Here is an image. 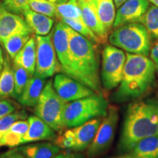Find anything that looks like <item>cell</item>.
<instances>
[{
    "mask_svg": "<svg viewBox=\"0 0 158 158\" xmlns=\"http://www.w3.org/2000/svg\"><path fill=\"white\" fill-rule=\"evenodd\" d=\"M27 117V114L25 110H19L7 114L0 118V139L14 122L18 120L25 119Z\"/></svg>",
    "mask_w": 158,
    "mask_h": 158,
    "instance_id": "4dcf8cb0",
    "label": "cell"
},
{
    "mask_svg": "<svg viewBox=\"0 0 158 158\" xmlns=\"http://www.w3.org/2000/svg\"><path fill=\"white\" fill-rule=\"evenodd\" d=\"M150 59L155 64H158V43L150 51Z\"/></svg>",
    "mask_w": 158,
    "mask_h": 158,
    "instance_id": "d590c367",
    "label": "cell"
},
{
    "mask_svg": "<svg viewBox=\"0 0 158 158\" xmlns=\"http://www.w3.org/2000/svg\"><path fill=\"white\" fill-rule=\"evenodd\" d=\"M2 158H26L25 155L21 152L20 150L14 149L11 150V151L8 152L7 153H6L5 155L3 156Z\"/></svg>",
    "mask_w": 158,
    "mask_h": 158,
    "instance_id": "836d02e7",
    "label": "cell"
},
{
    "mask_svg": "<svg viewBox=\"0 0 158 158\" xmlns=\"http://www.w3.org/2000/svg\"><path fill=\"white\" fill-rule=\"evenodd\" d=\"M13 69L15 79V98H18L23 92L29 79L32 76H31L24 68L15 64H13Z\"/></svg>",
    "mask_w": 158,
    "mask_h": 158,
    "instance_id": "f546056e",
    "label": "cell"
},
{
    "mask_svg": "<svg viewBox=\"0 0 158 158\" xmlns=\"http://www.w3.org/2000/svg\"><path fill=\"white\" fill-rule=\"evenodd\" d=\"M28 158H54L60 151V148L51 143H36L19 148Z\"/></svg>",
    "mask_w": 158,
    "mask_h": 158,
    "instance_id": "603a6c76",
    "label": "cell"
},
{
    "mask_svg": "<svg viewBox=\"0 0 158 158\" xmlns=\"http://www.w3.org/2000/svg\"><path fill=\"white\" fill-rule=\"evenodd\" d=\"M28 122L29 129L23 136L21 144L50 140L56 135L54 130L36 115L29 116Z\"/></svg>",
    "mask_w": 158,
    "mask_h": 158,
    "instance_id": "9a60e30c",
    "label": "cell"
},
{
    "mask_svg": "<svg viewBox=\"0 0 158 158\" xmlns=\"http://www.w3.org/2000/svg\"><path fill=\"white\" fill-rule=\"evenodd\" d=\"M26 158H28V157H26Z\"/></svg>",
    "mask_w": 158,
    "mask_h": 158,
    "instance_id": "7bdbcfd3",
    "label": "cell"
},
{
    "mask_svg": "<svg viewBox=\"0 0 158 158\" xmlns=\"http://www.w3.org/2000/svg\"><path fill=\"white\" fill-rule=\"evenodd\" d=\"M150 2H152L154 5L158 7V0H149Z\"/></svg>",
    "mask_w": 158,
    "mask_h": 158,
    "instance_id": "ab89813d",
    "label": "cell"
},
{
    "mask_svg": "<svg viewBox=\"0 0 158 158\" xmlns=\"http://www.w3.org/2000/svg\"><path fill=\"white\" fill-rule=\"evenodd\" d=\"M45 78L32 76L29 79L23 92L17 98L18 101L23 106L35 107L44 88Z\"/></svg>",
    "mask_w": 158,
    "mask_h": 158,
    "instance_id": "ac0fdd59",
    "label": "cell"
},
{
    "mask_svg": "<svg viewBox=\"0 0 158 158\" xmlns=\"http://www.w3.org/2000/svg\"><path fill=\"white\" fill-rule=\"evenodd\" d=\"M156 65L147 56L127 53L123 75L114 93L118 103L135 100L152 88L156 79Z\"/></svg>",
    "mask_w": 158,
    "mask_h": 158,
    "instance_id": "7a4b0ae2",
    "label": "cell"
},
{
    "mask_svg": "<svg viewBox=\"0 0 158 158\" xmlns=\"http://www.w3.org/2000/svg\"><path fill=\"white\" fill-rule=\"evenodd\" d=\"M10 97L15 98L14 73L8 57H6L0 74V100Z\"/></svg>",
    "mask_w": 158,
    "mask_h": 158,
    "instance_id": "cb8c5ba5",
    "label": "cell"
},
{
    "mask_svg": "<svg viewBox=\"0 0 158 158\" xmlns=\"http://www.w3.org/2000/svg\"><path fill=\"white\" fill-rule=\"evenodd\" d=\"M101 118H95L77 127L64 130L55 141L61 149L81 152L89 147L100 125Z\"/></svg>",
    "mask_w": 158,
    "mask_h": 158,
    "instance_id": "52a82bcc",
    "label": "cell"
},
{
    "mask_svg": "<svg viewBox=\"0 0 158 158\" xmlns=\"http://www.w3.org/2000/svg\"><path fill=\"white\" fill-rule=\"evenodd\" d=\"M54 158H83L81 156L77 155V154H74L70 152H62L58 153L55 156Z\"/></svg>",
    "mask_w": 158,
    "mask_h": 158,
    "instance_id": "e575fe53",
    "label": "cell"
},
{
    "mask_svg": "<svg viewBox=\"0 0 158 158\" xmlns=\"http://www.w3.org/2000/svg\"><path fill=\"white\" fill-rule=\"evenodd\" d=\"M31 0H2V5L7 10L15 14H23L29 8V4Z\"/></svg>",
    "mask_w": 158,
    "mask_h": 158,
    "instance_id": "1f68e13d",
    "label": "cell"
},
{
    "mask_svg": "<svg viewBox=\"0 0 158 158\" xmlns=\"http://www.w3.org/2000/svg\"><path fill=\"white\" fill-rule=\"evenodd\" d=\"M28 120H18L14 122L0 139V147H15L21 145L23 136L29 129Z\"/></svg>",
    "mask_w": 158,
    "mask_h": 158,
    "instance_id": "7402d4cb",
    "label": "cell"
},
{
    "mask_svg": "<svg viewBox=\"0 0 158 158\" xmlns=\"http://www.w3.org/2000/svg\"><path fill=\"white\" fill-rule=\"evenodd\" d=\"M155 65H156V69H157V72L158 73V64H155Z\"/></svg>",
    "mask_w": 158,
    "mask_h": 158,
    "instance_id": "60d3db41",
    "label": "cell"
},
{
    "mask_svg": "<svg viewBox=\"0 0 158 158\" xmlns=\"http://www.w3.org/2000/svg\"><path fill=\"white\" fill-rule=\"evenodd\" d=\"M56 16L60 19H82L78 0H68L66 2L56 4Z\"/></svg>",
    "mask_w": 158,
    "mask_h": 158,
    "instance_id": "484cf974",
    "label": "cell"
},
{
    "mask_svg": "<svg viewBox=\"0 0 158 158\" xmlns=\"http://www.w3.org/2000/svg\"><path fill=\"white\" fill-rule=\"evenodd\" d=\"M118 120L117 109L114 107L108 108L107 114L104 116L93 141L87 148V158H98L109 149L115 137Z\"/></svg>",
    "mask_w": 158,
    "mask_h": 158,
    "instance_id": "30bf717a",
    "label": "cell"
},
{
    "mask_svg": "<svg viewBox=\"0 0 158 158\" xmlns=\"http://www.w3.org/2000/svg\"><path fill=\"white\" fill-rule=\"evenodd\" d=\"M63 22L68 25L71 29H73L77 32L89 40L94 44L100 43V40L96 35L89 27L85 24L82 19H61Z\"/></svg>",
    "mask_w": 158,
    "mask_h": 158,
    "instance_id": "83f0119b",
    "label": "cell"
},
{
    "mask_svg": "<svg viewBox=\"0 0 158 158\" xmlns=\"http://www.w3.org/2000/svg\"><path fill=\"white\" fill-rule=\"evenodd\" d=\"M114 2V5H115V7H117V8H118V7L121 6L122 4L125 2L127 0H113Z\"/></svg>",
    "mask_w": 158,
    "mask_h": 158,
    "instance_id": "74e56055",
    "label": "cell"
},
{
    "mask_svg": "<svg viewBox=\"0 0 158 158\" xmlns=\"http://www.w3.org/2000/svg\"><path fill=\"white\" fill-rule=\"evenodd\" d=\"M78 3L81 10L83 21L96 35L100 40V43H104L107 40L109 33L104 28L95 10L92 5L83 0H78Z\"/></svg>",
    "mask_w": 158,
    "mask_h": 158,
    "instance_id": "e0dca14e",
    "label": "cell"
},
{
    "mask_svg": "<svg viewBox=\"0 0 158 158\" xmlns=\"http://www.w3.org/2000/svg\"><path fill=\"white\" fill-rule=\"evenodd\" d=\"M23 15L26 23L36 35L45 36L51 32L54 22L51 17L33 11L30 8L26 10Z\"/></svg>",
    "mask_w": 158,
    "mask_h": 158,
    "instance_id": "d6986e66",
    "label": "cell"
},
{
    "mask_svg": "<svg viewBox=\"0 0 158 158\" xmlns=\"http://www.w3.org/2000/svg\"><path fill=\"white\" fill-rule=\"evenodd\" d=\"M53 86L58 95L67 102L96 94L84 84L64 73H58L55 76Z\"/></svg>",
    "mask_w": 158,
    "mask_h": 158,
    "instance_id": "8fae6325",
    "label": "cell"
},
{
    "mask_svg": "<svg viewBox=\"0 0 158 158\" xmlns=\"http://www.w3.org/2000/svg\"><path fill=\"white\" fill-rule=\"evenodd\" d=\"M87 3L94 7L104 28L109 33L114 27L116 17L115 5L113 0H89Z\"/></svg>",
    "mask_w": 158,
    "mask_h": 158,
    "instance_id": "44dd1931",
    "label": "cell"
},
{
    "mask_svg": "<svg viewBox=\"0 0 158 158\" xmlns=\"http://www.w3.org/2000/svg\"><path fill=\"white\" fill-rule=\"evenodd\" d=\"M155 135H158V101L148 99L132 102L124 116L118 152H127L139 141Z\"/></svg>",
    "mask_w": 158,
    "mask_h": 158,
    "instance_id": "6da1fadb",
    "label": "cell"
},
{
    "mask_svg": "<svg viewBox=\"0 0 158 158\" xmlns=\"http://www.w3.org/2000/svg\"><path fill=\"white\" fill-rule=\"evenodd\" d=\"M68 33L73 78L95 93L102 94L100 61L94 43L70 27Z\"/></svg>",
    "mask_w": 158,
    "mask_h": 158,
    "instance_id": "3957f363",
    "label": "cell"
},
{
    "mask_svg": "<svg viewBox=\"0 0 158 158\" xmlns=\"http://www.w3.org/2000/svg\"><path fill=\"white\" fill-rule=\"evenodd\" d=\"M108 102L102 94L67 102L64 112L65 127H74L95 118L104 117L108 113Z\"/></svg>",
    "mask_w": 158,
    "mask_h": 158,
    "instance_id": "277c9868",
    "label": "cell"
},
{
    "mask_svg": "<svg viewBox=\"0 0 158 158\" xmlns=\"http://www.w3.org/2000/svg\"><path fill=\"white\" fill-rule=\"evenodd\" d=\"M67 102L58 95L49 80L45 83L38 102L35 106V115L48 124L54 131L64 129V112Z\"/></svg>",
    "mask_w": 158,
    "mask_h": 158,
    "instance_id": "8992f818",
    "label": "cell"
},
{
    "mask_svg": "<svg viewBox=\"0 0 158 158\" xmlns=\"http://www.w3.org/2000/svg\"><path fill=\"white\" fill-rule=\"evenodd\" d=\"M31 31H23L12 35L2 43L8 56L14 59L18 53L30 39Z\"/></svg>",
    "mask_w": 158,
    "mask_h": 158,
    "instance_id": "d4e9b609",
    "label": "cell"
},
{
    "mask_svg": "<svg viewBox=\"0 0 158 158\" xmlns=\"http://www.w3.org/2000/svg\"><path fill=\"white\" fill-rule=\"evenodd\" d=\"M23 31H31L25 20L0 5V42L2 43L12 35Z\"/></svg>",
    "mask_w": 158,
    "mask_h": 158,
    "instance_id": "5bb4252c",
    "label": "cell"
},
{
    "mask_svg": "<svg viewBox=\"0 0 158 158\" xmlns=\"http://www.w3.org/2000/svg\"><path fill=\"white\" fill-rule=\"evenodd\" d=\"M15 109H16V106L10 100L7 99L0 100V118L15 111Z\"/></svg>",
    "mask_w": 158,
    "mask_h": 158,
    "instance_id": "d6a6232c",
    "label": "cell"
},
{
    "mask_svg": "<svg viewBox=\"0 0 158 158\" xmlns=\"http://www.w3.org/2000/svg\"><path fill=\"white\" fill-rule=\"evenodd\" d=\"M109 42L130 54L148 56L151 51V37L146 27L133 22L116 27L110 33Z\"/></svg>",
    "mask_w": 158,
    "mask_h": 158,
    "instance_id": "5b68a950",
    "label": "cell"
},
{
    "mask_svg": "<svg viewBox=\"0 0 158 158\" xmlns=\"http://www.w3.org/2000/svg\"><path fill=\"white\" fill-rule=\"evenodd\" d=\"M14 64L24 68L31 76H34L36 67V40L31 37L24 46L13 59Z\"/></svg>",
    "mask_w": 158,
    "mask_h": 158,
    "instance_id": "ffe728a7",
    "label": "cell"
},
{
    "mask_svg": "<svg viewBox=\"0 0 158 158\" xmlns=\"http://www.w3.org/2000/svg\"><path fill=\"white\" fill-rule=\"evenodd\" d=\"M50 1L53 2H54L55 4H60V3L66 2H68V0H50Z\"/></svg>",
    "mask_w": 158,
    "mask_h": 158,
    "instance_id": "f35d334b",
    "label": "cell"
},
{
    "mask_svg": "<svg viewBox=\"0 0 158 158\" xmlns=\"http://www.w3.org/2000/svg\"><path fill=\"white\" fill-rule=\"evenodd\" d=\"M108 158H158V135L143 138L130 151Z\"/></svg>",
    "mask_w": 158,
    "mask_h": 158,
    "instance_id": "2e32d148",
    "label": "cell"
},
{
    "mask_svg": "<svg viewBox=\"0 0 158 158\" xmlns=\"http://www.w3.org/2000/svg\"><path fill=\"white\" fill-rule=\"evenodd\" d=\"M36 67L34 76L46 78L61 72L52 40V31L45 36L36 35Z\"/></svg>",
    "mask_w": 158,
    "mask_h": 158,
    "instance_id": "9c48e42d",
    "label": "cell"
},
{
    "mask_svg": "<svg viewBox=\"0 0 158 158\" xmlns=\"http://www.w3.org/2000/svg\"><path fill=\"white\" fill-rule=\"evenodd\" d=\"M4 62H5V58H4L2 50L1 45H0V71H2V70Z\"/></svg>",
    "mask_w": 158,
    "mask_h": 158,
    "instance_id": "8d00e7d4",
    "label": "cell"
},
{
    "mask_svg": "<svg viewBox=\"0 0 158 158\" xmlns=\"http://www.w3.org/2000/svg\"><path fill=\"white\" fill-rule=\"evenodd\" d=\"M126 54L122 49L112 45H106L102 52L101 84L106 90L117 87L123 75Z\"/></svg>",
    "mask_w": 158,
    "mask_h": 158,
    "instance_id": "ba28073f",
    "label": "cell"
},
{
    "mask_svg": "<svg viewBox=\"0 0 158 158\" xmlns=\"http://www.w3.org/2000/svg\"><path fill=\"white\" fill-rule=\"evenodd\" d=\"M56 5L50 0H31L29 2V8L33 11L53 18L56 16Z\"/></svg>",
    "mask_w": 158,
    "mask_h": 158,
    "instance_id": "f1b7e54d",
    "label": "cell"
},
{
    "mask_svg": "<svg viewBox=\"0 0 158 158\" xmlns=\"http://www.w3.org/2000/svg\"><path fill=\"white\" fill-rule=\"evenodd\" d=\"M149 7V0H127L118 8L114 27L138 22Z\"/></svg>",
    "mask_w": 158,
    "mask_h": 158,
    "instance_id": "4fadbf2b",
    "label": "cell"
},
{
    "mask_svg": "<svg viewBox=\"0 0 158 158\" xmlns=\"http://www.w3.org/2000/svg\"><path fill=\"white\" fill-rule=\"evenodd\" d=\"M0 74H1V71H0Z\"/></svg>",
    "mask_w": 158,
    "mask_h": 158,
    "instance_id": "b9f144b4",
    "label": "cell"
},
{
    "mask_svg": "<svg viewBox=\"0 0 158 158\" xmlns=\"http://www.w3.org/2000/svg\"><path fill=\"white\" fill-rule=\"evenodd\" d=\"M146 27L151 39L158 40V7L152 5L138 21Z\"/></svg>",
    "mask_w": 158,
    "mask_h": 158,
    "instance_id": "4316f807",
    "label": "cell"
},
{
    "mask_svg": "<svg viewBox=\"0 0 158 158\" xmlns=\"http://www.w3.org/2000/svg\"><path fill=\"white\" fill-rule=\"evenodd\" d=\"M68 28L69 26L62 20L59 21L52 31V40L61 67V72L73 78Z\"/></svg>",
    "mask_w": 158,
    "mask_h": 158,
    "instance_id": "7c38bea8",
    "label": "cell"
}]
</instances>
